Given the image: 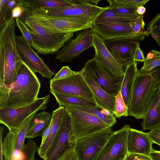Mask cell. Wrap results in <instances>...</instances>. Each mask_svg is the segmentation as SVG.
Masks as SVG:
<instances>
[{
    "instance_id": "1",
    "label": "cell",
    "mask_w": 160,
    "mask_h": 160,
    "mask_svg": "<svg viewBox=\"0 0 160 160\" xmlns=\"http://www.w3.org/2000/svg\"><path fill=\"white\" fill-rule=\"evenodd\" d=\"M40 87L35 73L23 62L11 85L0 83V109L28 106L38 98Z\"/></svg>"
},
{
    "instance_id": "2",
    "label": "cell",
    "mask_w": 160,
    "mask_h": 160,
    "mask_svg": "<svg viewBox=\"0 0 160 160\" xmlns=\"http://www.w3.org/2000/svg\"><path fill=\"white\" fill-rule=\"evenodd\" d=\"M15 19L12 16L0 26V83L11 85L22 63L15 40Z\"/></svg>"
},
{
    "instance_id": "3",
    "label": "cell",
    "mask_w": 160,
    "mask_h": 160,
    "mask_svg": "<svg viewBox=\"0 0 160 160\" xmlns=\"http://www.w3.org/2000/svg\"><path fill=\"white\" fill-rule=\"evenodd\" d=\"M160 84V67L150 74H137L128 108L129 116L136 119L144 117Z\"/></svg>"
},
{
    "instance_id": "4",
    "label": "cell",
    "mask_w": 160,
    "mask_h": 160,
    "mask_svg": "<svg viewBox=\"0 0 160 160\" xmlns=\"http://www.w3.org/2000/svg\"><path fill=\"white\" fill-rule=\"evenodd\" d=\"M25 22L30 31L32 39L31 47L42 54L56 53L73 36V32L50 31L27 18Z\"/></svg>"
},
{
    "instance_id": "5",
    "label": "cell",
    "mask_w": 160,
    "mask_h": 160,
    "mask_svg": "<svg viewBox=\"0 0 160 160\" xmlns=\"http://www.w3.org/2000/svg\"><path fill=\"white\" fill-rule=\"evenodd\" d=\"M27 18L50 31L56 33H74L92 28L94 21L78 17L36 15H29Z\"/></svg>"
},
{
    "instance_id": "6",
    "label": "cell",
    "mask_w": 160,
    "mask_h": 160,
    "mask_svg": "<svg viewBox=\"0 0 160 160\" xmlns=\"http://www.w3.org/2000/svg\"><path fill=\"white\" fill-rule=\"evenodd\" d=\"M64 107L72 119V128L69 139L71 146H73L74 142L79 138L110 127L93 115L72 106Z\"/></svg>"
},
{
    "instance_id": "7",
    "label": "cell",
    "mask_w": 160,
    "mask_h": 160,
    "mask_svg": "<svg viewBox=\"0 0 160 160\" xmlns=\"http://www.w3.org/2000/svg\"><path fill=\"white\" fill-rule=\"evenodd\" d=\"M82 70L108 93L116 96L121 90L124 76L114 74L94 57L87 61Z\"/></svg>"
},
{
    "instance_id": "8",
    "label": "cell",
    "mask_w": 160,
    "mask_h": 160,
    "mask_svg": "<svg viewBox=\"0 0 160 160\" xmlns=\"http://www.w3.org/2000/svg\"><path fill=\"white\" fill-rule=\"evenodd\" d=\"M82 2L69 6L54 8H36L30 15L56 17H74L94 20L107 7L91 4L90 0H82Z\"/></svg>"
},
{
    "instance_id": "9",
    "label": "cell",
    "mask_w": 160,
    "mask_h": 160,
    "mask_svg": "<svg viewBox=\"0 0 160 160\" xmlns=\"http://www.w3.org/2000/svg\"><path fill=\"white\" fill-rule=\"evenodd\" d=\"M50 98L48 94L38 98L31 104L17 108L0 109V123L11 131L19 127L31 115L40 110H44Z\"/></svg>"
},
{
    "instance_id": "10",
    "label": "cell",
    "mask_w": 160,
    "mask_h": 160,
    "mask_svg": "<svg viewBox=\"0 0 160 160\" xmlns=\"http://www.w3.org/2000/svg\"><path fill=\"white\" fill-rule=\"evenodd\" d=\"M130 128L125 125L112 132L94 160H124L128 153V136Z\"/></svg>"
},
{
    "instance_id": "11",
    "label": "cell",
    "mask_w": 160,
    "mask_h": 160,
    "mask_svg": "<svg viewBox=\"0 0 160 160\" xmlns=\"http://www.w3.org/2000/svg\"><path fill=\"white\" fill-rule=\"evenodd\" d=\"M134 20L127 22H94L92 29L104 41L119 38L142 41L149 34L148 31L145 30L138 34L134 33L131 24Z\"/></svg>"
},
{
    "instance_id": "12",
    "label": "cell",
    "mask_w": 160,
    "mask_h": 160,
    "mask_svg": "<svg viewBox=\"0 0 160 160\" xmlns=\"http://www.w3.org/2000/svg\"><path fill=\"white\" fill-rule=\"evenodd\" d=\"M112 132V127L78 138L73 146L78 160H94Z\"/></svg>"
},
{
    "instance_id": "13",
    "label": "cell",
    "mask_w": 160,
    "mask_h": 160,
    "mask_svg": "<svg viewBox=\"0 0 160 160\" xmlns=\"http://www.w3.org/2000/svg\"><path fill=\"white\" fill-rule=\"evenodd\" d=\"M50 92L93 98V94L84 78L81 71L62 79L49 82Z\"/></svg>"
},
{
    "instance_id": "14",
    "label": "cell",
    "mask_w": 160,
    "mask_h": 160,
    "mask_svg": "<svg viewBox=\"0 0 160 160\" xmlns=\"http://www.w3.org/2000/svg\"><path fill=\"white\" fill-rule=\"evenodd\" d=\"M92 28L77 32L75 37L69 39L56 53L55 58L61 62H69L83 51L93 47Z\"/></svg>"
},
{
    "instance_id": "15",
    "label": "cell",
    "mask_w": 160,
    "mask_h": 160,
    "mask_svg": "<svg viewBox=\"0 0 160 160\" xmlns=\"http://www.w3.org/2000/svg\"><path fill=\"white\" fill-rule=\"evenodd\" d=\"M15 40L18 52L22 61L34 73L38 72L44 78H51L55 73L34 51L23 36L15 35Z\"/></svg>"
},
{
    "instance_id": "16",
    "label": "cell",
    "mask_w": 160,
    "mask_h": 160,
    "mask_svg": "<svg viewBox=\"0 0 160 160\" xmlns=\"http://www.w3.org/2000/svg\"><path fill=\"white\" fill-rule=\"evenodd\" d=\"M72 128L70 114L65 109L59 128L46 152L44 160H57L68 148Z\"/></svg>"
},
{
    "instance_id": "17",
    "label": "cell",
    "mask_w": 160,
    "mask_h": 160,
    "mask_svg": "<svg viewBox=\"0 0 160 160\" xmlns=\"http://www.w3.org/2000/svg\"><path fill=\"white\" fill-rule=\"evenodd\" d=\"M106 47L114 58L126 68L134 60L139 41L128 38H119L104 40Z\"/></svg>"
},
{
    "instance_id": "18",
    "label": "cell",
    "mask_w": 160,
    "mask_h": 160,
    "mask_svg": "<svg viewBox=\"0 0 160 160\" xmlns=\"http://www.w3.org/2000/svg\"><path fill=\"white\" fill-rule=\"evenodd\" d=\"M94 57L101 64L114 74L124 76L126 68L119 63L107 49L103 39L96 33H92Z\"/></svg>"
},
{
    "instance_id": "19",
    "label": "cell",
    "mask_w": 160,
    "mask_h": 160,
    "mask_svg": "<svg viewBox=\"0 0 160 160\" xmlns=\"http://www.w3.org/2000/svg\"><path fill=\"white\" fill-rule=\"evenodd\" d=\"M153 143L148 132L130 128L128 136V153H136L149 157L153 149Z\"/></svg>"
},
{
    "instance_id": "20",
    "label": "cell",
    "mask_w": 160,
    "mask_h": 160,
    "mask_svg": "<svg viewBox=\"0 0 160 160\" xmlns=\"http://www.w3.org/2000/svg\"><path fill=\"white\" fill-rule=\"evenodd\" d=\"M81 71L92 91L97 106L109 111L114 114L116 96L107 93L89 76L82 70Z\"/></svg>"
},
{
    "instance_id": "21",
    "label": "cell",
    "mask_w": 160,
    "mask_h": 160,
    "mask_svg": "<svg viewBox=\"0 0 160 160\" xmlns=\"http://www.w3.org/2000/svg\"><path fill=\"white\" fill-rule=\"evenodd\" d=\"M143 131L151 130L160 127V97L158 90L155 93L148 109L142 119Z\"/></svg>"
},
{
    "instance_id": "22",
    "label": "cell",
    "mask_w": 160,
    "mask_h": 160,
    "mask_svg": "<svg viewBox=\"0 0 160 160\" xmlns=\"http://www.w3.org/2000/svg\"><path fill=\"white\" fill-rule=\"evenodd\" d=\"M52 119V114L46 112L36 113L29 124L26 138L32 139L42 136L50 124Z\"/></svg>"
},
{
    "instance_id": "23",
    "label": "cell",
    "mask_w": 160,
    "mask_h": 160,
    "mask_svg": "<svg viewBox=\"0 0 160 160\" xmlns=\"http://www.w3.org/2000/svg\"><path fill=\"white\" fill-rule=\"evenodd\" d=\"M138 70L137 62L134 60L128 65L124 73L120 91L128 108Z\"/></svg>"
},
{
    "instance_id": "24",
    "label": "cell",
    "mask_w": 160,
    "mask_h": 160,
    "mask_svg": "<svg viewBox=\"0 0 160 160\" xmlns=\"http://www.w3.org/2000/svg\"><path fill=\"white\" fill-rule=\"evenodd\" d=\"M65 110L64 107L59 106L52 113V125L50 134L43 145L38 147L37 151L39 156L43 160L47 151L59 128Z\"/></svg>"
},
{
    "instance_id": "25",
    "label": "cell",
    "mask_w": 160,
    "mask_h": 160,
    "mask_svg": "<svg viewBox=\"0 0 160 160\" xmlns=\"http://www.w3.org/2000/svg\"><path fill=\"white\" fill-rule=\"evenodd\" d=\"M59 106H75L96 107L94 99L69 94L52 93Z\"/></svg>"
},
{
    "instance_id": "26",
    "label": "cell",
    "mask_w": 160,
    "mask_h": 160,
    "mask_svg": "<svg viewBox=\"0 0 160 160\" xmlns=\"http://www.w3.org/2000/svg\"><path fill=\"white\" fill-rule=\"evenodd\" d=\"M70 106L95 116L110 127H112L116 122L115 117L113 114L109 111L99 106Z\"/></svg>"
},
{
    "instance_id": "27",
    "label": "cell",
    "mask_w": 160,
    "mask_h": 160,
    "mask_svg": "<svg viewBox=\"0 0 160 160\" xmlns=\"http://www.w3.org/2000/svg\"><path fill=\"white\" fill-rule=\"evenodd\" d=\"M107 8L101 12L95 19L94 22H131L143 15L135 16H126L118 14L113 11L111 8Z\"/></svg>"
},
{
    "instance_id": "28",
    "label": "cell",
    "mask_w": 160,
    "mask_h": 160,
    "mask_svg": "<svg viewBox=\"0 0 160 160\" xmlns=\"http://www.w3.org/2000/svg\"><path fill=\"white\" fill-rule=\"evenodd\" d=\"M142 68L137 74H150L160 67V51L152 50L147 54Z\"/></svg>"
},
{
    "instance_id": "29",
    "label": "cell",
    "mask_w": 160,
    "mask_h": 160,
    "mask_svg": "<svg viewBox=\"0 0 160 160\" xmlns=\"http://www.w3.org/2000/svg\"><path fill=\"white\" fill-rule=\"evenodd\" d=\"M34 9L54 8L78 3L77 0H28Z\"/></svg>"
},
{
    "instance_id": "30",
    "label": "cell",
    "mask_w": 160,
    "mask_h": 160,
    "mask_svg": "<svg viewBox=\"0 0 160 160\" xmlns=\"http://www.w3.org/2000/svg\"><path fill=\"white\" fill-rule=\"evenodd\" d=\"M17 2V0H0V26L11 17L12 11Z\"/></svg>"
},
{
    "instance_id": "31",
    "label": "cell",
    "mask_w": 160,
    "mask_h": 160,
    "mask_svg": "<svg viewBox=\"0 0 160 160\" xmlns=\"http://www.w3.org/2000/svg\"><path fill=\"white\" fill-rule=\"evenodd\" d=\"M147 28L149 34L160 46V13L148 22Z\"/></svg>"
},
{
    "instance_id": "32",
    "label": "cell",
    "mask_w": 160,
    "mask_h": 160,
    "mask_svg": "<svg viewBox=\"0 0 160 160\" xmlns=\"http://www.w3.org/2000/svg\"><path fill=\"white\" fill-rule=\"evenodd\" d=\"M114 115L115 117L118 118L129 115L128 108L125 102L121 91L116 96Z\"/></svg>"
},
{
    "instance_id": "33",
    "label": "cell",
    "mask_w": 160,
    "mask_h": 160,
    "mask_svg": "<svg viewBox=\"0 0 160 160\" xmlns=\"http://www.w3.org/2000/svg\"><path fill=\"white\" fill-rule=\"evenodd\" d=\"M149 0H107L109 6H123L137 8L140 6L146 4Z\"/></svg>"
},
{
    "instance_id": "34",
    "label": "cell",
    "mask_w": 160,
    "mask_h": 160,
    "mask_svg": "<svg viewBox=\"0 0 160 160\" xmlns=\"http://www.w3.org/2000/svg\"><path fill=\"white\" fill-rule=\"evenodd\" d=\"M116 12L123 15L135 16L141 15L136 12L137 8L123 6H108Z\"/></svg>"
},
{
    "instance_id": "35",
    "label": "cell",
    "mask_w": 160,
    "mask_h": 160,
    "mask_svg": "<svg viewBox=\"0 0 160 160\" xmlns=\"http://www.w3.org/2000/svg\"><path fill=\"white\" fill-rule=\"evenodd\" d=\"M16 25L21 31L22 35L27 41L30 45L32 43V39L30 31L24 22L20 18L15 19Z\"/></svg>"
},
{
    "instance_id": "36",
    "label": "cell",
    "mask_w": 160,
    "mask_h": 160,
    "mask_svg": "<svg viewBox=\"0 0 160 160\" xmlns=\"http://www.w3.org/2000/svg\"><path fill=\"white\" fill-rule=\"evenodd\" d=\"M78 72V71L75 72L72 71L68 66H63L51 79L53 80L62 79L77 74Z\"/></svg>"
},
{
    "instance_id": "37",
    "label": "cell",
    "mask_w": 160,
    "mask_h": 160,
    "mask_svg": "<svg viewBox=\"0 0 160 160\" xmlns=\"http://www.w3.org/2000/svg\"><path fill=\"white\" fill-rule=\"evenodd\" d=\"M131 24L133 32L136 34L140 33L144 31L145 26L143 15L132 21Z\"/></svg>"
},
{
    "instance_id": "38",
    "label": "cell",
    "mask_w": 160,
    "mask_h": 160,
    "mask_svg": "<svg viewBox=\"0 0 160 160\" xmlns=\"http://www.w3.org/2000/svg\"><path fill=\"white\" fill-rule=\"evenodd\" d=\"M57 160H78L74 146L68 148Z\"/></svg>"
},
{
    "instance_id": "39",
    "label": "cell",
    "mask_w": 160,
    "mask_h": 160,
    "mask_svg": "<svg viewBox=\"0 0 160 160\" xmlns=\"http://www.w3.org/2000/svg\"><path fill=\"white\" fill-rule=\"evenodd\" d=\"M148 133L153 143L160 146V127L150 130Z\"/></svg>"
},
{
    "instance_id": "40",
    "label": "cell",
    "mask_w": 160,
    "mask_h": 160,
    "mask_svg": "<svg viewBox=\"0 0 160 160\" xmlns=\"http://www.w3.org/2000/svg\"><path fill=\"white\" fill-rule=\"evenodd\" d=\"M124 160H152L148 156L139 154L128 153Z\"/></svg>"
},
{
    "instance_id": "41",
    "label": "cell",
    "mask_w": 160,
    "mask_h": 160,
    "mask_svg": "<svg viewBox=\"0 0 160 160\" xmlns=\"http://www.w3.org/2000/svg\"><path fill=\"white\" fill-rule=\"evenodd\" d=\"M145 58L143 51L140 48V45L139 43L137 48L134 60L137 62H144Z\"/></svg>"
},
{
    "instance_id": "42",
    "label": "cell",
    "mask_w": 160,
    "mask_h": 160,
    "mask_svg": "<svg viewBox=\"0 0 160 160\" xmlns=\"http://www.w3.org/2000/svg\"><path fill=\"white\" fill-rule=\"evenodd\" d=\"M52 125V120L51 121L47 128L45 129L42 133V139L41 143L39 146H41L43 145L47 138L51 130V127Z\"/></svg>"
},
{
    "instance_id": "43",
    "label": "cell",
    "mask_w": 160,
    "mask_h": 160,
    "mask_svg": "<svg viewBox=\"0 0 160 160\" xmlns=\"http://www.w3.org/2000/svg\"><path fill=\"white\" fill-rule=\"evenodd\" d=\"M4 128L0 126V160H3V154L2 152V137Z\"/></svg>"
},
{
    "instance_id": "44",
    "label": "cell",
    "mask_w": 160,
    "mask_h": 160,
    "mask_svg": "<svg viewBox=\"0 0 160 160\" xmlns=\"http://www.w3.org/2000/svg\"><path fill=\"white\" fill-rule=\"evenodd\" d=\"M149 157L152 160H160V151L153 149L150 153Z\"/></svg>"
},
{
    "instance_id": "45",
    "label": "cell",
    "mask_w": 160,
    "mask_h": 160,
    "mask_svg": "<svg viewBox=\"0 0 160 160\" xmlns=\"http://www.w3.org/2000/svg\"><path fill=\"white\" fill-rule=\"evenodd\" d=\"M146 8L143 6H140L137 7L136 12L137 13L141 15H143L146 12Z\"/></svg>"
},
{
    "instance_id": "46",
    "label": "cell",
    "mask_w": 160,
    "mask_h": 160,
    "mask_svg": "<svg viewBox=\"0 0 160 160\" xmlns=\"http://www.w3.org/2000/svg\"><path fill=\"white\" fill-rule=\"evenodd\" d=\"M35 157L32 158H28L24 159L23 160H35Z\"/></svg>"
},
{
    "instance_id": "47",
    "label": "cell",
    "mask_w": 160,
    "mask_h": 160,
    "mask_svg": "<svg viewBox=\"0 0 160 160\" xmlns=\"http://www.w3.org/2000/svg\"><path fill=\"white\" fill-rule=\"evenodd\" d=\"M158 90L159 91V95H160V85L159 86Z\"/></svg>"
}]
</instances>
